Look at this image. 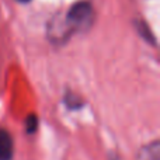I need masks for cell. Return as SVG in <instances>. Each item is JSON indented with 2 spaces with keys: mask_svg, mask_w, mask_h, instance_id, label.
<instances>
[{
  "mask_svg": "<svg viewBox=\"0 0 160 160\" xmlns=\"http://www.w3.org/2000/svg\"><path fill=\"white\" fill-rule=\"evenodd\" d=\"M66 27L70 31H84L93 22V7L88 2H78L69 8Z\"/></svg>",
  "mask_w": 160,
  "mask_h": 160,
  "instance_id": "1",
  "label": "cell"
},
{
  "mask_svg": "<svg viewBox=\"0 0 160 160\" xmlns=\"http://www.w3.org/2000/svg\"><path fill=\"white\" fill-rule=\"evenodd\" d=\"M13 153V138L6 129H0V160H11Z\"/></svg>",
  "mask_w": 160,
  "mask_h": 160,
  "instance_id": "2",
  "label": "cell"
},
{
  "mask_svg": "<svg viewBox=\"0 0 160 160\" xmlns=\"http://www.w3.org/2000/svg\"><path fill=\"white\" fill-rule=\"evenodd\" d=\"M159 142L155 141L153 143L145 146L139 152V160H160L159 159Z\"/></svg>",
  "mask_w": 160,
  "mask_h": 160,
  "instance_id": "3",
  "label": "cell"
},
{
  "mask_svg": "<svg viewBox=\"0 0 160 160\" xmlns=\"http://www.w3.org/2000/svg\"><path fill=\"white\" fill-rule=\"evenodd\" d=\"M35 128H37V118L35 117H30V118L27 119V129L30 131V132H32Z\"/></svg>",
  "mask_w": 160,
  "mask_h": 160,
  "instance_id": "4",
  "label": "cell"
},
{
  "mask_svg": "<svg viewBox=\"0 0 160 160\" xmlns=\"http://www.w3.org/2000/svg\"><path fill=\"white\" fill-rule=\"evenodd\" d=\"M17 2H21V3H27V2H30V0H17Z\"/></svg>",
  "mask_w": 160,
  "mask_h": 160,
  "instance_id": "5",
  "label": "cell"
}]
</instances>
